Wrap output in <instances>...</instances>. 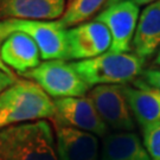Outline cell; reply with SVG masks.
I'll return each instance as SVG.
<instances>
[{
	"label": "cell",
	"mask_w": 160,
	"mask_h": 160,
	"mask_svg": "<svg viewBox=\"0 0 160 160\" xmlns=\"http://www.w3.org/2000/svg\"><path fill=\"white\" fill-rule=\"evenodd\" d=\"M53 100L37 83L17 80L0 92V129L26 122L53 120Z\"/></svg>",
	"instance_id": "6da1fadb"
},
{
	"label": "cell",
	"mask_w": 160,
	"mask_h": 160,
	"mask_svg": "<svg viewBox=\"0 0 160 160\" xmlns=\"http://www.w3.org/2000/svg\"><path fill=\"white\" fill-rule=\"evenodd\" d=\"M0 160H58L50 123L39 120L0 129Z\"/></svg>",
	"instance_id": "7a4b0ae2"
},
{
	"label": "cell",
	"mask_w": 160,
	"mask_h": 160,
	"mask_svg": "<svg viewBox=\"0 0 160 160\" xmlns=\"http://www.w3.org/2000/svg\"><path fill=\"white\" fill-rule=\"evenodd\" d=\"M145 59L137 53L107 51L90 59L76 61L72 67L81 78L89 86H110L135 81L142 72Z\"/></svg>",
	"instance_id": "3957f363"
},
{
	"label": "cell",
	"mask_w": 160,
	"mask_h": 160,
	"mask_svg": "<svg viewBox=\"0 0 160 160\" xmlns=\"http://www.w3.org/2000/svg\"><path fill=\"white\" fill-rule=\"evenodd\" d=\"M67 31L59 20H32V19H2L0 20V39L11 33L28 34L36 43L44 61L69 59Z\"/></svg>",
	"instance_id": "277c9868"
},
{
	"label": "cell",
	"mask_w": 160,
	"mask_h": 160,
	"mask_svg": "<svg viewBox=\"0 0 160 160\" xmlns=\"http://www.w3.org/2000/svg\"><path fill=\"white\" fill-rule=\"evenodd\" d=\"M23 76L37 83L53 100L84 96L90 89L77 74L72 63H67L62 59L45 61Z\"/></svg>",
	"instance_id": "5b68a950"
},
{
	"label": "cell",
	"mask_w": 160,
	"mask_h": 160,
	"mask_svg": "<svg viewBox=\"0 0 160 160\" xmlns=\"http://www.w3.org/2000/svg\"><path fill=\"white\" fill-rule=\"evenodd\" d=\"M140 16V6L134 0H121L104 7L95 17L108 29L112 37L109 51L129 52Z\"/></svg>",
	"instance_id": "8992f818"
},
{
	"label": "cell",
	"mask_w": 160,
	"mask_h": 160,
	"mask_svg": "<svg viewBox=\"0 0 160 160\" xmlns=\"http://www.w3.org/2000/svg\"><path fill=\"white\" fill-rule=\"evenodd\" d=\"M53 103L56 115L52 121L55 125L76 128L96 137H106L108 134V127L89 96L55 98Z\"/></svg>",
	"instance_id": "52a82bcc"
},
{
	"label": "cell",
	"mask_w": 160,
	"mask_h": 160,
	"mask_svg": "<svg viewBox=\"0 0 160 160\" xmlns=\"http://www.w3.org/2000/svg\"><path fill=\"white\" fill-rule=\"evenodd\" d=\"M89 98L107 127L119 132H131L134 128L123 86H96L89 92Z\"/></svg>",
	"instance_id": "ba28073f"
},
{
	"label": "cell",
	"mask_w": 160,
	"mask_h": 160,
	"mask_svg": "<svg viewBox=\"0 0 160 160\" xmlns=\"http://www.w3.org/2000/svg\"><path fill=\"white\" fill-rule=\"evenodd\" d=\"M69 59L83 61L109 51L112 37L108 29L97 20H88L67 31Z\"/></svg>",
	"instance_id": "9c48e42d"
},
{
	"label": "cell",
	"mask_w": 160,
	"mask_h": 160,
	"mask_svg": "<svg viewBox=\"0 0 160 160\" xmlns=\"http://www.w3.org/2000/svg\"><path fill=\"white\" fill-rule=\"evenodd\" d=\"M58 160H98V139L92 133L55 125Z\"/></svg>",
	"instance_id": "30bf717a"
},
{
	"label": "cell",
	"mask_w": 160,
	"mask_h": 160,
	"mask_svg": "<svg viewBox=\"0 0 160 160\" xmlns=\"http://www.w3.org/2000/svg\"><path fill=\"white\" fill-rule=\"evenodd\" d=\"M123 92L132 115L142 129L160 123V90L143 80H135L133 86H123Z\"/></svg>",
	"instance_id": "8fae6325"
},
{
	"label": "cell",
	"mask_w": 160,
	"mask_h": 160,
	"mask_svg": "<svg viewBox=\"0 0 160 160\" xmlns=\"http://www.w3.org/2000/svg\"><path fill=\"white\" fill-rule=\"evenodd\" d=\"M67 5V0H0V19L57 20Z\"/></svg>",
	"instance_id": "7c38bea8"
},
{
	"label": "cell",
	"mask_w": 160,
	"mask_h": 160,
	"mask_svg": "<svg viewBox=\"0 0 160 160\" xmlns=\"http://www.w3.org/2000/svg\"><path fill=\"white\" fill-rule=\"evenodd\" d=\"M4 63L18 74L24 75L40 64V51L28 34L14 32L6 37L1 44Z\"/></svg>",
	"instance_id": "4fadbf2b"
},
{
	"label": "cell",
	"mask_w": 160,
	"mask_h": 160,
	"mask_svg": "<svg viewBox=\"0 0 160 160\" xmlns=\"http://www.w3.org/2000/svg\"><path fill=\"white\" fill-rule=\"evenodd\" d=\"M160 46V0L145 6L140 12L133 48L139 57H151Z\"/></svg>",
	"instance_id": "5bb4252c"
},
{
	"label": "cell",
	"mask_w": 160,
	"mask_h": 160,
	"mask_svg": "<svg viewBox=\"0 0 160 160\" xmlns=\"http://www.w3.org/2000/svg\"><path fill=\"white\" fill-rule=\"evenodd\" d=\"M101 160H151V158L135 133L114 132L103 139Z\"/></svg>",
	"instance_id": "9a60e30c"
},
{
	"label": "cell",
	"mask_w": 160,
	"mask_h": 160,
	"mask_svg": "<svg viewBox=\"0 0 160 160\" xmlns=\"http://www.w3.org/2000/svg\"><path fill=\"white\" fill-rule=\"evenodd\" d=\"M109 0H71L67 5L64 14L59 18V23L65 29L88 22L97 12L104 8Z\"/></svg>",
	"instance_id": "2e32d148"
},
{
	"label": "cell",
	"mask_w": 160,
	"mask_h": 160,
	"mask_svg": "<svg viewBox=\"0 0 160 160\" xmlns=\"http://www.w3.org/2000/svg\"><path fill=\"white\" fill-rule=\"evenodd\" d=\"M143 146L151 160H160V123L142 129Z\"/></svg>",
	"instance_id": "e0dca14e"
},
{
	"label": "cell",
	"mask_w": 160,
	"mask_h": 160,
	"mask_svg": "<svg viewBox=\"0 0 160 160\" xmlns=\"http://www.w3.org/2000/svg\"><path fill=\"white\" fill-rule=\"evenodd\" d=\"M142 80L151 87L160 90V70L158 69L145 70L142 72Z\"/></svg>",
	"instance_id": "ac0fdd59"
},
{
	"label": "cell",
	"mask_w": 160,
	"mask_h": 160,
	"mask_svg": "<svg viewBox=\"0 0 160 160\" xmlns=\"http://www.w3.org/2000/svg\"><path fill=\"white\" fill-rule=\"evenodd\" d=\"M17 80V77H12L10 75L0 71V92H2V90H5L7 87H10L12 83H14Z\"/></svg>",
	"instance_id": "d6986e66"
},
{
	"label": "cell",
	"mask_w": 160,
	"mask_h": 160,
	"mask_svg": "<svg viewBox=\"0 0 160 160\" xmlns=\"http://www.w3.org/2000/svg\"><path fill=\"white\" fill-rule=\"evenodd\" d=\"M1 44H2V40L0 39V71H2V72H5V74L10 75V76H12V77H17L16 75L13 74V71H12L11 69L4 63L2 58H1Z\"/></svg>",
	"instance_id": "ffe728a7"
},
{
	"label": "cell",
	"mask_w": 160,
	"mask_h": 160,
	"mask_svg": "<svg viewBox=\"0 0 160 160\" xmlns=\"http://www.w3.org/2000/svg\"><path fill=\"white\" fill-rule=\"evenodd\" d=\"M154 1H157V0H134V2L138 6H147L152 2H154Z\"/></svg>",
	"instance_id": "44dd1931"
},
{
	"label": "cell",
	"mask_w": 160,
	"mask_h": 160,
	"mask_svg": "<svg viewBox=\"0 0 160 160\" xmlns=\"http://www.w3.org/2000/svg\"><path fill=\"white\" fill-rule=\"evenodd\" d=\"M155 63L159 64V65H160V49H159V51H158V55H157V57H155Z\"/></svg>",
	"instance_id": "7402d4cb"
},
{
	"label": "cell",
	"mask_w": 160,
	"mask_h": 160,
	"mask_svg": "<svg viewBox=\"0 0 160 160\" xmlns=\"http://www.w3.org/2000/svg\"><path fill=\"white\" fill-rule=\"evenodd\" d=\"M119 1H121V0H109L108 4H107V6L113 5V4H115V2H119ZM107 6H106V7H107Z\"/></svg>",
	"instance_id": "603a6c76"
},
{
	"label": "cell",
	"mask_w": 160,
	"mask_h": 160,
	"mask_svg": "<svg viewBox=\"0 0 160 160\" xmlns=\"http://www.w3.org/2000/svg\"><path fill=\"white\" fill-rule=\"evenodd\" d=\"M68 1H71V0H68Z\"/></svg>",
	"instance_id": "cb8c5ba5"
}]
</instances>
